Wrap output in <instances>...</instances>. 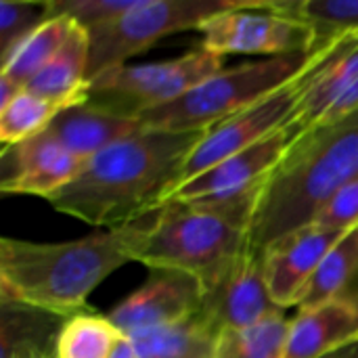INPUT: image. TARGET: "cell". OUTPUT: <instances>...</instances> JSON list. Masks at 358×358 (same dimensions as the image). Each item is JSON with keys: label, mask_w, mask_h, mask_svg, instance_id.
Masks as SVG:
<instances>
[{"label": "cell", "mask_w": 358, "mask_h": 358, "mask_svg": "<svg viewBox=\"0 0 358 358\" xmlns=\"http://www.w3.org/2000/svg\"><path fill=\"white\" fill-rule=\"evenodd\" d=\"M358 273V227L350 229L323 258L313 279L304 287L298 308L310 310L321 304L346 298L344 292Z\"/></svg>", "instance_id": "cell-21"}, {"label": "cell", "mask_w": 358, "mask_h": 358, "mask_svg": "<svg viewBox=\"0 0 358 358\" xmlns=\"http://www.w3.org/2000/svg\"><path fill=\"white\" fill-rule=\"evenodd\" d=\"M308 132V126L296 117L281 130L268 134L266 138L254 143L252 147L227 157L203 174L176 187L164 201L166 203H185L201 199H224L235 197L245 191H252L266 182V178L279 168L289 149L298 143L300 136ZM162 206V208H164Z\"/></svg>", "instance_id": "cell-11"}, {"label": "cell", "mask_w": 358, "mask_h": 358, "mask_svg": "<svg viewBox=\"0 0 358 358\" xmlns=\"http://www.w3.org/2000/svg\"><path fill=\"white\" fill-rule=\"evenodd\" d=\"M73 25L76 21L69 17H52L36 27L2 59L0 76L25 88V84L59 52V48L69 38Z\"/></svg>", "instance_id": "cell-22"}, {"label": "cell", "mask_w": 358, "mask_h": 358, "mask_svg": "<svg viewBox=\"0 0 358 358\" xmlns=\"http://www.w3.org/2000/svg\"><path fill=\"white\" fill-rule=\"evenodd\" d=\"M222 69L224 57L203 46L170 61L124 65L92 80L86 103L120 117L138 120L141 113L180 99Z\"/></svg>", "instance_id": "cell-7"}, {"label": "cell", "mask_w": 358, "mask_h": 358, "mask_svg": "<svg viewBox=\"0 0 358 358\" xmlns=\"http://www.w3.org/2000/svg\"><path fill=\"white\" fill-rule=\"evenodd\" d=\"M268 8L310 25L319 46L358 31V0H268Z\"/></svg>", "instance_id": "cell-23"}, {"label": "cell", "mask_w": 358, "mask_h": 358, "mask_svg": "<svg viewBox=\"0 0 358 358\" xmlns=\"http://www.w3.org/2000/svg\"><path fill=\"white\" fill-rule=\"evenodd\" d=\"M141 128L143 124L138 120L120 117L90 103H82L61 111L46 128V132L71 153L90 159L99 151L134 134Z\"/></svg>", "instance_id": "cell-18"}, {"label": "cell", "mask_w": 358, "mask_h": 358, "mask_svg": "<svg viewBox=\"0 0 358 358\" xmlns=\"http://www.w3.org/2000/svg\"><path fill=\"white\" fill-rule=\"evenodd\" d=\"M138 0H50V19L69 17L86 29L122 17Z\"/></svg>", "instance_id": "cell-28"}, {"label": "cell", "mask_w": 358, "mask_h": 358, "mask_svg": "<svg viewBox=\"0 0 358 358\" xmlns=\"http://www.w3.org/2000/svg\"><path fill=\"white\" fill-rule=\"evenodd\" d=\"M262 187L224 199L166 203L153 214L136 262L151 271H182L206 279L248 250Z\"/></svg>", "instance_id": "cell-4"}, {"label": "cell", "mask_w": 358, "mask_h": 358, "mask_svg": "<svg viewBox=\"0 0 358 358\" xmlns=\"http://www.w3.org/2000/svg\"><path fill=\"white\" fill-rule=\"evenodd\" d=\"M346 233L310 224L283 237L266 250L264 275L275 306L281 310L298 306V300L315 271Z\"/></svg>", "instance_id": "cell-14"}, {"label": "cell", "mask_w": 358, "mask_h": 358, "mask_svg": "<svg viewBox=\"0 0 358 358\" xmlns=\"http://www.w3.org/2000/svg\"><path fill=\"white\" fill-rule=\"evenodd\" d=\"M358 338V302L340 298L292 319L283 358H323Z\"/></svg>", "instance_id": "cell-15"}, {"label": "cell", "mask_w": 358, "mask_h": 358, "mask_svg": "<svg viewBox=\"0 0 358 358\" xmlns=\"http://www.w3.org/2000/svg\"><path fill=\"white\" fill-rule=\"evenodd\" d=\"M243 0H138L134 8L103 25L90 27L88 82L120 69L166 36L199 29L212 15L239 6Z\"/></svg>", "instance_id": "cell-6"}, {"label": "cell", "mask_w": 358, "mask_h": 358, "mask_svg": "<svg viewBox=\"0 0 358 358\" xmlns=\"http://www.w3.org/2000/svg\"><path fill=\"white\" fill-rule=\"evenodd\" d=\"M67 315L0 298V358H59Z\"/></svg>", "instance_id": "cell-16"}, {"label": "cell", "mask_w": 358, "mask_h": 358, "mask_svg": "<svg viewBox=\"0 0 358 358\" xmlns=\"http://www.w3.org/2000/svg\"><path fill=\"white\" fill-rule=\"evenodd\" d=\"M344 40H346V36L340 38L321 61H317L306 73H302L287 86L275 90L273 94L264 96L262 101L254 103L252 107L243 109L241 113L206 130V134L193 149V153L182 170L180 185L203 174L206 170L214 168L216 164L224 162L227 157L252 147L254 143L266 138L268 134H273V132L281 130L283 126H287L289 122H294L300 113L302 101L310 88L315 76L336 55V50L342 46Z\"/></svg>", "instance_id": "cell-8"}, {"label": "cell", "mask_w": 358, "mask_h": 358, "mask_svg": "<svg viewBox=\"0 0 358 358\" xmlns=\"http://www.w3.org/2000/svg\"><path fill=\"white\" fill-rule=\"evenodd\" d=\"M201 281L182 271H153L141 289L122 300L107 319L122 336L187 321L201 310Z\"/></svg>", "instance_id": "cell-12"}, {"label": "cell", "mask_w": 358, "mask_h": 358, "mask_svg": "<svg viewBox=\"0 0 358 358\" xmlns=\"http://www.w3.org/2000/svg\"><path fill=\"white\" fill-rule=\"evenodd\" d=\"M122 338L107 317L84 308L69 315L59 338V358H109Z\"/></svg>", "instance_id": "cell-25"}, {"label": "cell", "mask_w": 358, "mask_h": 358, "mask_svg": "<svg viewBox=\"0 0 358 358\" xmlns=\"http://www.w3.org/2000/svg\"><path fill=\"white\" fill-rule=\"evenodd\" d=\"M50 19V0L0 2V55L2 59L36 27Z\"/></svg>", "instance_id": "cell-27"}, {"label": "cell", "mask_w": 358, "mask_h": 358, "mask_svg": "<svg viewBox=\"0 0 358 358\" xmlns=\"http://www.w3.org/2000/svg\"><path fill=\"white\" fill-rule=\"evenodd\" d=\"M136 358H214L218 336L199 315L155 329L126 336Z\"/></svg>", "instance_id": "cell-20"}, {"label": "cell", "mask_w": 358, "mask_h": 358, "mask_svg": "<svg viewBox=\"0 0 358 358\" xmlns=\"http://www.w3.org/2000/svg\"><path fill=\"white\" fill-rule=\"evenodd\" d=\"M338 40L304 52L224 67L180 99L141 113L138 122L155 130L206 132L306 73Z\"/></svg>", "instance_id": "cell-5"}, {"label": "cell", "mask_w": 358, "mask_h": 358, "mask_svg": "<svg viewBox=\"0 0 358 358\" xmlns=\"http://www.w3.org/2000/svg\"><path fill=\"white\" fill-rule=\"evenodd\" d=\"M153 214L76 241L36 243L2 237L0 298L57 315L86 308L88 296L117 268L136 260Z\"/></svg>", "instance_id": "cell-2"}, {"label": "cell", "mask_w": 358, "mask_h": 358, "mask_svg": "<svg viewBox=\"0 0 358 358\" xmlns=\"http://www.w3.org/2000/svg\"><path fill=\"white\" fill-rule=\"evenodd\" d=\"M323 358H358V338L357 340H352L350 344H346V346L334 350L331 355H327V357Z\"/></svg>", "instance_id": "cell-31"}, {"label": "cell", "mask_w": 358, "mask_h": 358, "mask_svg": "<svg viewBox=\"0 0 358 358\" xmlns=\"http://www.w3.org/2000/svg\"><path fill=\"white\" fill-rule=\"evenodd\" d=\"M315 224L342 233L358 227V176L336 193V197L317 216Z\"/></svg>", "instance_id": "cell-29"}, {"label": "cell", "mask_w": 358, "mask_h": 358, "mask_svg": "<svg viewBox=\"0 0 358 358\" xmlns=\"http://www.w3.org/2000/svg\"><path fill=\"white\" fill-rule=\"evenodd\" d=\"M88 159L71 153L46 130L2 149V193L38 195L48 199L84 170Z\"/></svg>", "instance_id": "cell-13"}, {"label": "cell", "mask_w": 358, "mask_h": 358, "mask_svg": "<svg viewBox=\"0 0 358 358\" xmlns=\"http://www.w3.org/2000/svg\"><path fill=\"white\" fill-rule=\"evenodd\" d=\"M69 109L65 103L48 101L21 90L6 107L0 109V141L4 147L19 145L40 132H44L52 120Z\"/></svg>", "instance_id": "cell-26"}, {"label": "cell", "mask_w": 358, "mask_h": 358, "mask_svg": "<svg viewBox=\"0 0 358 358\" xmlns=\"http://www.w3.org/2000/svg\"><path fill=\"white\" fill-rule=\"evenodd\" d=\"M88 52H90L88 29L76 23L69 38L59 48V52L25 84L23 90L48 101L65 103L67 107L86 103L88 88H90Z\"/></svg>", "instance_id": "cell-17"}, {"label": "cell", "mask_w": 358, "mask_h": 358, "mask_svg": "<svg viewBox=\"0 0 358 358\" xmlns=\"http://www.w3.org/2000/svg\"><path fill=\"white\" fill-rule=\"evenodd\" d=\"M355 86H358V31L346 36L336 55L315 76L298 117L313 130L327 109Z\"/></svg>", "instance_id": "cell-19"}, {"label": "cell", "mask_w": 358, "mask_h": 358, "mask_svg": "<svg viewBox=\"0 0 358 358\" xmlns=\"http://www.w3.org/2000/svg\"><path fill=\"white\" fill-rule=\"evenodd\" d=\"M206 132L141 128L92 155L80 176L46 201L86 224L120 229L157 210L180 185L182 170Z\"/></svg>", "instance_id": "cell-1"}, {"label": "cell", "mask_w": 358, "mask_h": 358, "mask_svg": "<svg viewBox=\"0 0 358 358\" xmlns=\"http://www.w3.org/2000/svg\"><path fill=\"white\" fill-rule=\"evenodd\" d=\"M289 325L292 319L279 310L252 327L224 331L216 342L214 358H283Z\"/></svg>", "instance_id": "cell-24"}, {"label": "cell", "mask_w": 358, "mask_h": 358, "mask_svg": "<svg viewBox=\"0 0 358 358\" xmlns=\"http://www.w3.org/2000/svg\"><path fill=\"white\" fill-rule=\"evenodd\" d=\"M201 46L214 55H264L283 57L313 50L315 31L310 25L275 13L268 2H241L235 8L212 15L201 23Z\"/></svg>", "instance_id": "cell-9"}, {"label": "cell", "mask_w": 358, "mask_h": 358, "mask_svg": "<svg viewBox=\"0 0 358 358\" xmlns=\"http://www.w3.org/2000/svg\"><path fill=\"white\" fill-rule=\"evenodd\" d=\"M201 289L199 317L218 338L224 331L252 327L281 310L268 294L264 256L250 250L201 279Z\"/></svg>", "instance_id": "cell-10"}, {"label": "cell", "mask_w": 358, "mask_h": 358, "mask_svg": "<svg viewBox=\"0 0 358 358\" xmlns=\"http://www.w3.org/2000/svg\"><path fill=\"white\" fill-rule=\"evenodd\" d=\"M109 358H136L134 346L130 344V340H128L126 336L117 342V346L113 348V352H111V357Z\"/></svg>", "instance_id": "cell-30"}, {"label": "cell", "mask_w": 358, "mask_h": 358, "mask_svg": "<svg viewBox=\"0 0 358 358\" xmlns=\"http://www.w3.org/2000/svg\"><path fill=\"white\" fill-rule=\"evenodd\" d=\"M358 176V109L308 130L266 178L252 218L248 250L264 256L283 237L315 224L336 193Z\"/></svg>", "instance_id": "cell-3"}]
</instances>
